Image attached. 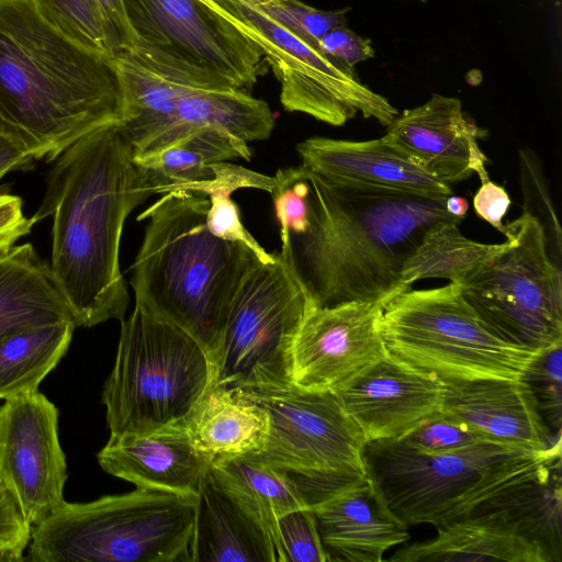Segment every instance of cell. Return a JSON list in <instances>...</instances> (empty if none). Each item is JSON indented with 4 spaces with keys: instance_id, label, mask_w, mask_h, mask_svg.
<instances>
[{
    "instance_id": "1",
    "label": "cell",
    "mask_w": 562,
    "mask_h": 562,
    "mask_svg": "<svg viewBox=\"0 0 562 562\" xmlns=\"http://www.w3.org/2000/svg\"><path fill=\"white\" fill-rule=\"evenodd\" d=\"M151 194L120 123L83 136L57 158L32 218L53 217L49 266L77 327L124 319L130 296L120 268L122 231Z\"/></svg>"
},
{
    "instance_id": "2",
    "label": "cell",
    "mask_w": 562,
    "mask_h": 562,
    "mask_svg": "<svg viewBox=\"0 0 562 562\" xmlns=\"http://www.w3.org/2000/svg\"><path fill=\"white\" fill-rule=\"evenodd\" d=\"M303 167L306 229L281 241V259L315 306L382 302L401 293L405 260L425 232L450 215L447 198L402 195L331 183Z\"/></svg>"
},
{
    "instance_id": "3",
    "label": "cell",
    "mask_w": 562,
    "mask_h": 562,
    "mask_svg": "<svg viewBox=\"0 0 562 562\" xmlns=\"http://www.w3.org/2000/svg\"><path fill=\"white\" fill-rule=\"evenodd\" d=\"M121 116L112 56L64 35L33 0H0V134L49 162Z\"/></svg>"
},
{
    "instance_id": "4",
    "label": "cell",
    "mask_w": 562,
    "mask_h": 562,
    "mask_svg": "<svg viewBox=\"0 0 562 562\" xmlns=\"http://www.w3.org/2000/svg\"><path fill=\"white\" fill-rule=\"evenodd\" d=\"M209 205L203 193L172 190L138 215L148 224L131 284L135 304L192 336L214 367L233 295L259 258L209 231Z\"/></svg>"
},
{
    "instance_id": "5",
    "label": "cell",
    "mask_w": 562,
    "mask_h": 562,
    "mask_svg": "<svg viewBox=\"0 0 562 562\" xmlns=\"http://www.w3.org/2000/svg\"><path fill=\"white\" fill-rule=\"evenodd\" d=\"M367 473L386 509L405 525L440 528L514 488L561 470V447L535 452L482 441L427 454L402 440L364 447Z\"/></svg>"
},
{
    "instance_id": "6",
    "label": "cell",
    "mask_w": 562,
    "mask_h": 562,
    "mask_svg": "<svg viewBox=\"0 0 562 562\" xmlns=\"http://www.w3.org/2000/svg\"><path fill=\"white\" fill-rule=\"evenodd\" d=\"M194 515L195 498L138 487L88 503L65 502L32 528L24 561H190Z\"/></svg>"
},
{
    "instance_id": "7",
    "label": "cell",
    "mask_w": 562,
    "mask_h": 562,
    "mask_svg": "<svg viewBox=\"0 0 562 562\" xmlns=\"http://www.w3.org/2000/svg\"><path fill=\"white\" fill-rule=\"evenodd\" d=\"M104 383L110 436L149 435L181 424L213 382L205 349L178 326L135 304Z\"/></svg>"
},
{
    "instance_id": "8",
    "label": "cell",
    "mask_w": 562,
    "mask_h": 562,
    "mask_svg": "<svg viewBox=\"0 0 562 562\" xmlns=\"http://www.w3.org/2000/svg\"><path fill=\"white\" fill-rule=\"evenodd\" d=\"M380 330L391 353L442 380H521L540 352L495 336L450 282L393 296Z\"/></svg>"
},
{
    "instance_id": "9",
    "label": "cell",
    "mask_w": 562,
    "mask_h": 562,
    "mask_svg": "<svg viewBox=\"0 0 562 562\" xmlns=\"http://www.w3.org/2000/svg\"><path fill=\"white\" fill-rule=\"evenodd\" d=\"M503 248L460 284L484 326L536 351L562 346V271L527 212L504 224Z\"/></svg>"
},
{
    "instance_id": "10",
    "label": "cell",
    "mask_w": 562,
    "mask_h": 562,
    "mask_svg": "<svg viewBox=\"0 0 562 562\" xmlns=\"http://www.w3.org/2000/svg\"><path fill=\"white\" fill-rule=\"evenodd\" d=\"M311 305L279 252L271 262L257 259L231 301L212 384L241 390L290 385L292 344Z\"/></svg>"
},
{
    "instance_id": "11",
    "label": "cell",
    "mask_w": 562,
    "mask_h": 562,
    "mask_svg": "<svg viewBox=\"0 0 562 562\" xmlns=\"http://www.w3.org/2000/svg\"><path fill=\"white\" fill-rule=\"evenodd\" d=\"M241 391L269 414L263 447L251 456L293 481L367 474V440L334 393L292 384Z\"/></svg>"
},
{
    "instance_id": "12",
    "label": "cell",
    "mask_w": 562,
    "mask_h": 562,
    "mask_svg": "<svg viewBox=\"0 0 562 562\" xmlns=\"http://www.w3.org/2000/svg\"><path fill=\"white\" fill-rule=\"evenodd\" d=\"M138 42L155 46L235 89L266 70L260 47L235 0H124Z\"/></svg>"
},
{
    "instance_id": "13",
    "label": "cell",
    "mask_w": 562,
    "mask_h": 562,
    "mask_svg": "<svg viewBox=\"0 0 562 562\" xmlns=\"http://www.w3.org/2000/svg\"><path fill=\"white\" fill-rule=\"evenodd\" d=\"M244 13L251 40L281 83L280 101L289 112H301L333 126L357 114L387 126L398 114L390 101L373 91L350 68L274 22L259 7L235 0Z\"/></svg>"
},
{
    "instance_id": "14",
    "label": "cell",
    "mask_w": 562,
    "mask_h": 562,
    "mask_svg": "<svg viewBox=\"0 0 562 562\" xmlns=\"http://www.w3.org/2000/svg\"><path fill=\"white\" fill-rule=\"evenodd\" d=\"M66 458L58 437V411L38 390L0 406V481L32 528L66 502Z\"/></svg>"
},
{
    "instance_id": "15",
    "label": "cell",
    "mask_w": 562,
    "mask_h": 562,
    "mask_svg": "<svg viewBox=\"0 0 562 562\" xmlns=\"http://www.w3.org/2000/svg\"><path fill=\"white\" fill-rule=\"evenodd\" d=\"M385 304L353 301L311 305L290 355L291 384L310 392L335 393L389 350L380 330Z\"/></svg>"
},
{
    "instance_id": "16",
    "label": "cell",
    "mask_w": 562,
    "mask_h": 562,
    "mask_svg": "<svg viewBox=\"0 0 562 562\" xmlns=\"http://www.w3.org/2000/svg\"><path fill=\"white\" fill-rule=\"evenodd\" d=\"M294 482L330 562H381L386 551L408 541V528L386 509L368 473Z\"/></svg>"
},
{
    "instance_id": "17",
    "label": "cell",
    "mask_w": 562,
    "mask_h": 562,
    "mask_svg": "<svg viewBox=\"0 0 562 562\" xmlns=\"http://www.w3.org/2000/svg\"><path fill=\"white\" fill-rule=\"evenodd\" d=\"M122 94L121 126L134 158L149 154L173 124L178 101L193 91L235 89L155 46L138 42L114 57Z\"/></svg>"
},
{
    "instance_id": "18",
    "label": "cell",
    "mask_w": 562,
    "mask_h": 562,
    "mask_svg": "<svg viewBox=\"0 0 562 562\" xmlns=\"http://www.w3.org/2000/svg\"><path fill=\"white\" fill-rule=\"evenodd\" d=\"M334 394L367 442L397 441L441 413L445 382L389 351Z\"/></svg>"
},
{
    "instance_id": "19",
    "label": "cell",
    "mask_w": 562,
    "mask_h": 562,
    "mask_svg": "<svg viewBox=\"0 0 562 562\" xmlns=\"http://www.w3.org/2000/svg\"><path fill=\"white\" fill-rule=\"evenodd\" d=\"M382 139L438 180L451 184L477 173L488 180V159L479 147L486 132L462 110L458 98L434 93L398 113Z\"/></svg>"
},
{
    "instance_id": "20",
    "label": "cell",
    "mask_w": 562,
    "mask_h": 562,
    "mask_svg": "<svg viewBox=\"0 0 562 562\" xmlns=\"http://www.w3.org/2000/svg\"><path fill=\"white\" fill-rule=\"evenodd\" d=\"M302 166L347 188L426 198H447L451 187L381 138L355 142L311 137L296 146Z\"/></svg>"
},
{
    "instance_id": "21",
    "label": "cell",
    "mask_w": 562,
    "mask_h": 562,
    "mask_svg": "<svg viewBox=\"0 0 562 562\" xmlns=\"http://www.w3.org/2000/svg\"><path fill=\"white\" fill-rule=\"evenodd\" d=\"M441 413L483 438L507 447L542 452L561 447L542 418L524 380H443Z\"/></svg>"
},
{
    "instance_id": "22",
    "label": "cell",
    "mask_w": 562,
    "mask_h": 562,
    "mask_svg": "<svg viewBox=\"0 0 562 562\" xmlns=\"http://www.w3.org/2000/svg\"><path fill=\"white\" fill-rule=\"evenodd\" d=\"M97 459L103 471L138 488L189 498H196L210 467L180 424L149 435L110 436Z\"/></svg>"
},
{
    "instance_id": "23",
    "label": "cell",
    "mask_w": 562,
    "mask_h": 562,
    "mask_svg": "<svg viewBox=\"0 0 562 562\" xmlns=\"http://www.w3.org/2000/svg\"><path fill=\"white\" fill-rule=\"evenodd\" d=\"M436 529L434 538L403 546L386 561L551 562L546 551L524 535L506 509L490 502Z\"/></svg>"
},
{
    "instance_id": "24",
    "label": "cell",
    "mask_w": 562,
    "mask_h": 562,
    "mask_svg": "<svg viewBox=\"0 0 562 562\" xmlns=\"http://www.w3.org/2000/svg\"><path fill=\"white\" fill-rule=\"evenodd\" d=\"M191 562H278L260 524L216 481L210 467L195 498Z\"/></svg>"
},
{
    "instance_id": "25",
    "label": "cell",
    "mask_w": 562,
    "mask_h": 562,
    "mask_svg": "<svg viewBox=\"0 0 562 562\" xmlns=\"http://www.w3.org/2000/svg\"><path fill=\"white\" fill-rule=\"evenodd\" d=\"M180 425L211 464L258 453L269 431V414L240 389L211 384Z\"/></svg>"
},
{
    "instance_id": "26",
    "label": "cell",
    "mask_w": 562,
    "mask_h": 562,
    "mask_svg": "<svg viewBox=\"0 0 562 562\" xmlns=\"http://www.w3.org/2000/svg\"><path fill=\"white\" fill-rule=\"evenodd\" d=\"M59 322L76 325L50 266L31 244L14 245L0 257V337Z\"/></svg>"
},
{
    "instance_id": "27",
    "label": "cell",
    "mask_w": 562,
    "mask_h": 562,
    "mask_svg": "<svg viewBox=\"0 0 562 562\" xmlns=\"http://www.w3.org/2000/svg\"><path fill=\"white\" fill-rule=\"evenodd\" d=\"M274 124L268 103L251 97L245 90L193 91L178 101L172 126L146 156L156 154L205 126L221 130L248 143L267 139Z\"/></svg>"
},
{
    "instance_id": "28",
    "label": "cell",
    "mask_w": 562,
    "mask_h": 562,
    "mask_svg": "<svg viewBox=\"0 0 562 562\" xmlns=\"http://www.w3.org/2000/svg\"><path fill=\"white\" fill-rule=\"evenodd\" d=\"M247 143L214 127H201L178 143L143 158H134L154 194L191 187L215 177L214 165L228 159L248 160Z\"/></svg>"
},
{
    "instance_id": "29",
    "label": "cell",
    "mask_w": 562,
    "mask_h": 562,
    "mask_svg": "<svg viewBox=\"0 0 562 562\" xmlns=\"http://www.w3.org/2000/svg\"><path fill=\"white\" fill-rule=\"evenodd\" d=\"M210 471L266 530L274 549L278 519L292 510L308 507L288 473L251 454L215 461L210 464Z\"/></svg>"
},
{
    "instance_id": "30",
    "label": "cell",
    "mask_w": 562,
    "mask_h": 562,
    "mask_svg": "<svg viewBox=\"0 0 562 562\" xmlns=\"http://www.w3.org/2000/svg\"><path fill=\"white\" fill-rule=\"evenodd\" d=\"M75 328L59 322L0 337V400L36 391L67 352Z\"/></svg>"
},
{
    "instance_id": "31",
    "label": "cell",
    "mask_w": 562,
    "mask_h": 562,
    "mask_svg": "<svg viewBox=\"0 0 562 562\" xmlns=\"http://www.w3.org/2000/svg\"><path fill=\"white\" fill-rule=\"evenodd\" d=\"M454 221H441L430 226L405 260L401 273L402 291L424 279H447L461 284L493 255L502 244H483L463 236Z\"/></svg>"
},
{
    "instance_id": "32",
    "label": "cell",
    "mask_w": 562,
    "mask_h": 562,
    "mask_svg": "<svg viewBox=\"0 0 562 562\" xmlns=\"http://www.w3.org/2000/svg\"><path fill=\"white\" fill-rule=\"evenodd\" d=\"M214 179L198 183L189 191L207 196L210 205L206 214L209 231L218 238L241 243L251 249L262 262H271L277 252H268L246 229L237 204L231 198L238 189L252 188L271 192L273 180L238 165L216 162Z\"/></svg>"
},
{
    "instance_id": "33",
    "label": "cell",
    "mask_w": 562,
    "mask_h": 562,
    "mask_svg": "<svg viewBox=\"0 0 562 562\" xmlns=\"http://www.w3.org/2000/svg\"><path fill=\"white\" fill-rule=\"evenodd\" d=\"M490 503L506 509L524 535L538 543L551 562H561V470L514 488Z\"/></svg>"
},
{
    "instance_id": "34",
    "label": "cell",
    "mask_w": 562,
    "mask_h": 562,
    "mask_svg": "<svg viewBox=\"0 0 562 562\" xmlns=\"http://www.w3.org/2000/svg\"><path fill=\"white\" fill-rule=\"evenodd\" d=\"M33 1L42 16L64 35L88 48L110 55L94 0Z\"/></svg>"
},
{
    "instance_id": "35",
    "label": "cell",
    "mask_w": 562,
    "mask_h": 562,
    "mask_svg": "<svg viewBox=\"0 0 562 562\" xmlns=\"http://www.w3.org/2000/svg\"><path fill=\"white\" fill-rule=\"evenodd\" d=\"M519 170L524 212L539 221L549 252L552 259L561 266V227L550 199L540 161L531 150L522 149L519 151Z\"/></svg>"
},
{
    "instance_id": "36",
    "label": "cell",
    "mask_w": 562,
    "mask_h": 562,
    "mask_svg": "<svg viewBox=\"0 0 562 562\" xmlns=\"http://www.w3.org/2000/svg\"><path fill=\"white\" fill-rule=\"evenodd\" d=\"M276 551L278 562H330L310 506L278 519Z\"/></svg>"
},
{
    "instance_id": "37",
    "label": "cell",
    "mask_w": 562,
    "mask_h": 562,
    "mask_svg": "<svg viewBox=\"0 0 562 562\" xmlns=\"http://www.w3.org/2000/svg\"><path fill=\"white\" fill-rule=\"evenodd\" d=\"M521 380L530 389L548 427L552 432L561 434L562 346L540 351Z\"/></svg>"
},
{
    "instance_id": "38",
    "label": "cell",
    "mask_w": 562,
    "mask_h": 562,
    "mask_svg": "<svg viewBox=\"0 0 562 562\" xmlns=\"http://www.w3.org/2000/svg\"><path fill=\"white\" fill-rule=\"evenodd\" d=\"M259 7L274 22L313 44L331 29L346 25L351 8L319 10L300 0H269Z\"/></svg>"
},
{
    "instance_id": "39",
    "label": "cell",
    "mask_w": 562,
    "mask_h": 562,
    "mask_svg": "<svg viewBox=\"0 0 562 562\" xmlns=\"http://www.w3.org/2000/svg\"><path fill=\"white\" fill-rule=\"evenodd\" d=\"M401 440L416 451L427 454L452 452L490 441L442 413L423 422Z\"/></svg>"
},
{
    "instance_id": "40",
    "label": "cell",
    "mask_w": 562,
    "mask_h": 562,
    "mask_svg": "<svg viewBox=\"0 0 562 562\" xmlns=\"http://www.w3.org/2000/svg\"><path fill=\"white\" fill-rule=\"evenodd\" d=\"M32 526L22 514L14 497L0 481V562L24 561Z\"/></svg>"
},
{
    "instance_id": "41",
    "label": "cell",
    "mask_w": 562,
    "mask_h": 562,
    "mask_svg": "<svg viewBox=\"0 0 562 562\" xmlns=\"http://www.w3.org/2000/svg\"><path fill=\"white\" fill-rule=\"evenodd\" d=\"M101 21L109 54L114 58L133 49L137 35L128 19L124 0H94Z\"/></svg>"
},
{
    "instance_id": "42",
    "label": "cell",
    "mask_w": 562,
    "mask_h": 562,
    "mask_svg": "<svg viewBox=\"0 0 562 562\" xmlns=\"http://www.w3.org/2000/svg\"><path fill=\"white\" fill-rule=\"evenodd\" d=\"M318 46L325 54L350 68L375 55L371 40L357 34L346 25L328 31L318 41Z\"/></svg>"
},
{
    "instance_id": "43",
    "label": "cell",
    "mask_w": 562,
    "mask_h": 562,
    "mask_svg": "<svg viewBox=\"0 0 562 562\" xmlns=\"http://www.w3.org/2000/svg\"><path fill=\"white\" fill-rule=\"evenodd\" d=\"M35 224L22 210L20 196L0 190V257L8 252Z\"/></svg>"
},
{
    "instance_id": "44",
    "label": "cell",
    "mask_w": 562,
    "mask_h": 562,
    "mask_svg": "<svg viewBox=\"0 0 562 562\" xmlns=\"http://www.w3.org/2000/svg\"><path fill=\"white\" fill-rule=\"evenodd\" d=\"M512 201L506 190L491 181L482 182L473 196L476 215L503 234V217L510 207Z\"/></svg>"
},
{
    "instance_id": "45",
    "label": "cell",
    "mask_w": 562,
    "mask_h": 562,
    "mask_svg": "<svg viewBox=\"0 0 562 562\" xmlns=\"http://www.w3.org/2000/svg\"><path fill=\"white\" fill-rule=\"evenodd\" d=\"M34 161L13 142L0 134V180L13 170H25Z\"/></svg>"
},
{
    "instance_id": "46",
    "label": "cell",
    "mask_w": 562,
    "mask_h": 562,
    "mask_svg": "<svg viewBox=\"0 0 562 562\" xmlns=\"http://www.w3.org/2000/svg\"><path fill=\"white\" fill-rule=\"evenodd\" d=\"M445 207L450 215L463 220L467 215L469 203L464 198L451 194L447 196Z\"/></svg>"
},
{
    "instance_id": "47",
    "label": "cell",
    "mask_w": 562,
    "mask_h": 562,
    "mask_svg": "<svg viewBox=\"0 0 562 562\" xmlns=\"http://www.w3.org/2000/svg\"><path fill=\"white\" fill-rule=\"evenodd\" d=\"M248 3L255 4V5H262L267 3L269 0H244Z\"/></svg>"
},
{
    "instance_id": "48",
    "label": "cell",
    "mask_w": 562,
    "mask_h": 562,
    "mask_svg": "<svg viewBox=\"0 0 562 562\" xmlns=\"http://www.w3.org/2000/svg\"><path fill=\"white\" fill-rule=\"evenodd\" d=\"M419 1H422V2H426L427 0H419Z\"/></svg>"
}]
</instances>
